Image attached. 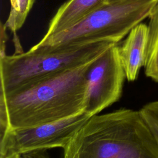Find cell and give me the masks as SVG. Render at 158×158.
Returning a JSON list of instances; mask_svg holds the SVG:
<instances>
[{
    "label": "cell",
    "mask_w": 158,
    "mask_h": 158,
    "mask_svg": "<svg viewBox=\"0 0 158 158\" xmlns=\"http://www.w3.org/2000/svg\"><path fill=\"white\" fill-rule=\"evenodd\" d=\"M91 117L85 112L57 122L0 132V158L60 148Z\"/></svg>",
    "instance_id": "5b68a950"
},
{
    "label": "cell",
    "mask_w": 158,
    "mask_h": 158,
    "mask_svg": "<svg viewBox=\"0 0 158 158\" xmlns=\"http://www.w3.org/2000/svg\"><path fill=\"white\" fill-rule=\"evenodd\" d=\"M158 0H122L106 3L61 31L43 36L34 47L75 45L98 41L117 44L149 17Z\"/></svg>",
    "instance_id": "277c9868"
},
{
    "label": "cell",
    "mask_w": 158,
    "mask_h": 158,
    "mask_svg": "<svg viewBox=\"0 0 158 158\" xmlns=\"http://www.w3.org/2000/svg\"><path fill=\"white\" fill-rule=\"evenodd\" d=\"M149 18L144 73L148 77L158 82V1L152 9Z\"/></svg>",
    "instance_id": "9c48e42d"
},
{
    "label": "cell",
    "mask_w": 158,
    "mask_h": 158,
    "mask_svg": "<svg viewBox=\"0 0 158 158\" xmlns=\"http://www.w3.org/2000/svg\"><path fill=\"white\" fill-rule=\"evenodd\" d=\"M139 111L158 145V100L146 104Z\"/></svg>",
    "instance_id": "8fae6325"
},
{
    "label": "cell",
    "mask_w": 158,
    "mask_h": 158,
    "mask_svg": "<svg viewBox=\"0 0 158 158\" xmlns=\"http://www.w3.org/2000/svg\"><path fill=\"white\" fill-rule=\"evenodd\" d=\"M23 158H52L47 150H41L22 154Z\"/></svg>",
    "instance_id": "7c38bea8"
},
{
    "label": "cell",
    "mask_w": 158,
    "mask_h": 158,
    "mask_svg": "<svg viewBox=\"0 0 158 158\" xmlns=\"http://www.w3.org/2000/svg\"><path fill=\"white\" fill-rule=\"evenodd\" d=\"M148 27L140 23L128 34L122 45L119 46V55L124 69L126 79L136 80L140 69L144 67L148 47Z\"/></svg>",
    "instance_id": "52a82bcc"
},
{
    "label": "cell",
    "mask_w": 158,
    "mask_h": 158,
    "mask_svg": "<svg viewBox=\"0 0 158 158\" xmlns=\"http://www.w3.org/2000/svg\"><path fill=\"white\" fill-rule=\"evenodd\" d=\"M63 158H158V145L139 110L91 117L63 149Z\"/></svg>",
    "instance_id": "7a4b0ae2"
},
{
    "label": "cell",
    "mask_w": 158,
    "mask_h": 158,
    "mask_svg": "<svg viewBox=\"0 0 158 158\" xmlns=\"http://www.w3.org/2000/svg\"><path fill=\"white\" fill-rule=\"evenodd\" d=\"M6 158H23V157L20 154H15V155H12V156L7 157Z\"/></svg>",
    "instance_id": "4fadbf2b"
},
{
    "label": "cell",
    "mask_w": 158,
    "mask_h": 158,
    "mask_svg": "<svg viewBox=\"0 0 158 158\" xmlns=\"http://www.w3.org/2000/svg\"><path fill=\"white\" fill-rule=\"evenodd\" d=\"M93 60L0 94V132L57 122L84 112L86 74Z\"/></svg>",
    "instance_id": "6da1fadb"
},
{
    "label": "cell",
    "mask_w": 158,
    "mask_h": 158,
    "mask_svg": "<svg viewBox=\"0 0 158 158\" xmlns=\"http://www.w3.org/2000/svg\"><path fill=\"white\" fill-rule=\"evenodd\" d=\"M107 0H67L51 19L46 33L48 36L72 26L88 14L107 3Z\"/></svg>",
    "instance_id": "ba28073f"
},
{
    "label": "cell",
    "mask_w": 158,
    "mask_h": 158,
    "mask_svg": "<svg viewBox=\"0 0 158 158\" xmlns=\"http://www.w3.org/2000/svg\"><path fill=\"white\" fill-rule=\"evenodd\" d=\"M125 78L119 46L115 44L89 66L84 112L92 117L116 102L122 96Z\"/></svg>",
    "instance_id": "8992f818"
},
{
    "label": "cell",
    "mask_w": 158,
    "mask_h": 158,
    "mask_svg": "<svg viewBox=\"0 0 158 158\" xmlns=\"http://www.w3.org/2000/svg\"><path fill=\"white\" fill-rule=\"evenodd\" d=\"M122 0H107V3H110V2H117V1H120Z\"/></svg>",
    "instance_id": "5bb4252c"
},
{
    "label": "cell",
    "mask_w": 158,
    "mask_h": 158,
    "mask_svg": "<svg viewBox=\"0 0 158 158\" xmlns=\"http://www.w3.org/2000/svg\"><path fill=\"white\" fill-rule=\"evenodd\" d=\"M36 0H10V9L4 25L14 33L16 39L17 31L24 24Z\"/></svg>",
    "instance_id": "30bf717a"
},
{
    "label": "cell",
    "mask_w": 158,
    "mask_h": 158,
    "mask_svg": "<svg viewBox=\"0 0 158 158\" xmlns=\"http://www.w3.org/2000/svg\"><path fill=\"white\" fill-rule=\"evenodd\" d=\"M115 43L98 41L57 46H33L27 51L0 52V94L92 61Z\"/></svg>",
    "instance_id": "3957f363"
}]
</instances>
